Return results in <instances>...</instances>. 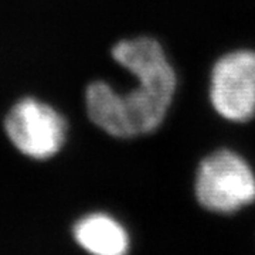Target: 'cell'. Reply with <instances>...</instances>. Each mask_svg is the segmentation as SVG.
I'll use <instances>...</instances> for the list:
<instances>
[{
	"mask_svg": "<svg viewBox=\"0 0 255 255\" xmlns=\"http://www.w3.org/2000/svg\"><path fill=\"white\" fill-rule=\"evenodd\" d=\"M114 58L139 80V88L119 95L105 82L87 90L91 121L117 137L153 132L162 124L176 90V74L160 44L147 37L121 41Z\"/></svg>",
	"mask_w": 255,
	"mask_h": 255,
	"instance_id": "obj_1",
	"label": "cell"
},
{
	"mask_svg": "<svg viewBox=\"0 0 255 255\" xmlns=\"http://www.w3.org/2000/svg\"><path fill=\"white\" fill-rule=\"evenodd\" d=\"M196 196L210 211L224 214L237 211L255 200V176L241 156L219 150L201 162Z\"/></svg>",
	"mask_w": 255,
	"mask_h": 255,
	"instance_id": "obj_2",
	"label": "cell"
},
{
	"mask_svg": "<svg viewBox=\"0 0 255 255\" xmlns=\"http://www.w3.org/2000/svg\"><path fill=\"white\" fill-rule=\"evenodd\" d=\"M210 100L223 118L246 122L255 115V51L224 55L211 73Z\"/></svg>",
	"mask_w": 255,
	"mask_h": 255,
	"instance_id": "obj_3",
	"label": "cell"
},
{
	"mask_svg": "<svg viewBox=\"0 0 255 255\" xmlns=\"http://www.w3.org/2000/svg\"><path fill=\"white\" fill-rule=\"evenodd\" d=\"M4 128L20 152L36 159H47L63 146L67 125L51 107L27 98L13 107Z\"/></svg>",
	"mask_w": 255,
	"mask_h": 255,
	"instance_id": "obj_4",
	"label": "cell"
},
{
	"mask_svg": "<svg viewBox=\"0 0 255 255\" xmlns=\"http://www.w3.org/2000/svg\"><path fill=\"white\" fill-rule=\"evenodd\" d=\"M77 243L98 255H121L128 251L129 240L125 228L105 214H91L74 228Z\"/></svg>",
	"mask_w": 255,
	"mask_h": 255,
	"instance_id": "obj_5",
	"label": "cell"
}]
</instances>
